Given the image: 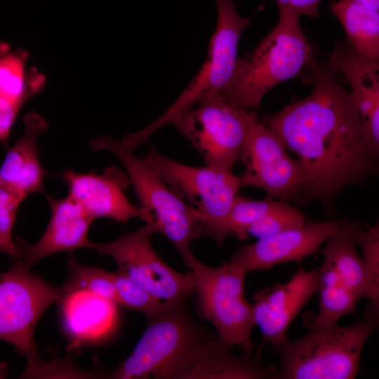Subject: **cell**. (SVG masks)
Masks as SVG:
<instances>
[{"instance_id":"20","label":"cell","mask_w":379,"mask_h":379,"mask_svg":"<svg viewBox=\"0 0 379 379\" xmlns=\"http://www.w3.org/2000/svg\"><path fill=\"white\" fill-rule=\"evenodd\" d=\"M356 222H348L325 241L320 251L324 262L328 264L344 285L359 299H371L368 272L363 259L356 249L354 227Z\"/></svg>"},{"instance_id":"1","label":"cell","mask_w":379,"mask_h":379,"mask_svg":"<svg viewBox=\"0 0 379 379\" xmlns=\"http://www.w3.org/2000/svg\"><path fill=\"white\" fill-rule=\"evenodd\" d=\"M328 59L316 58L307 84L309 96L285 106L263 123L304 168L306 182L301 204L333 202L347 186L360 184L376 171V156L369 147L350 92L338 79Z\"/></svg>"},{"instance_id":"4","label":"cell","mask_w":379,"mask_h":379,"mask_svg":"<svg viewBox=\"0 0 379 379\" xmlns=\"http://www.w3.org/2000/svg\"><path fill=\"white\" fill-rule=\"evenodd\" d=\"M378 312L368 304L364 319L350 326L310 327L296 340L272 345L280 357L279 379H352L362 350L378 327Z\"/></svg>"},{"instance_id":"32","label":"cell","mask_w":379,"mask_h":379,"mask_svg":"<svg viewBox=\"0 0 379 379\" xmlns=\"http://www.w3.org/2000/svg\"><path fill=\"white\" fill-rule=\"evenodd\" d=\"M370 9L379 11V0H353Z\"/></svg>"},{"instance_id":"18","label":"cell","mask_w":379,"mask_h":379,"mask_svg":"<svg viewBox=\"0 0 379 379\" xmlns=\"http://www.w3.org/2000/svg\"><path fill=\"white\" fill-rule=\"evenodd\" d=\"M62 289L58 303L66 333L74 343H93L110 333L117 304L87 290Z\"/></svg>"},{"instance_id":"8","label":"cell","mask_w":379,"mask_h":379,"mask_svg":"<svg viewBox=\"0 0 379 379\" xmlns=\"http://www.w3.org/2000/svg\"><path fill=\"white\" fill-rule=\"evenodd\" d=\"M171 189L201 215L206 235L222 246L230 236L227 218L238 191L239 176L211 166H192L161 154L155 147L145 159Z\"/></svg>"},{"instance_id":"30","label":"cell","mask_w":379,"mask_h":379,"mask_svg":"<svg viewBox=\"0 0 379 379\" xmlns=\"http://www.w3.org/2000/svg\"><path fill=\"white\" fill-rule=\"evenodd\" d=\"M279 12H288L317 18L322 0H274Z\"/></svg>"},{"instance_id":"23","label":"cell","mask_w":379,"mask_h":379,"mask_svg":"<svg viewBox=\"0 0 379 379\" xmlns=\"http://www.w3.org/2000/svg\"><path fill=\"white\" fill-rule=\"evenodd\" d=\"M69 274L62 286L65 290L84 289L109 300L118 305V297L113 272L84 265L74 257L69 259Z\"/></svg>"},{"instance_id":"33","label":"cell","mask_w":379,"mask_h":379,"mask_svg":"<svg viewBox=\"0 0 379 379\" xmlns=\"http://www.w3.org/2000/svg\"><path fill=\"white\" fill-rule=\"evenodd\" d=\"M8 375V372L6 365L4 363H0V379L6 378Z\"/></svg>"},{"instance_id":"31","label":"cell","mask_w":379,"mask_h":379,"mask_svg":"<svg viewBox=\"0 0 379 379\" xmlns=\"http://www.w3.org/2000/svg\"><path fill=\"white\" fill-rule=\"evenodd\" d=\"M22 103L0 98V142H5L10 135Z\"/></svg>"},{"instance_id":"25","label":"cell","mask_w":379,"mask_h":379,"mask_svg":"<svg viewBox=\"0 0 379 379\" xmlns=\"http://www.w3.org/2000/svg\"><path fill=\"white\" fill-rule=\"evenodd\" d=\"M354 238L360 245L363 260L366 266L371 283V299L368 305L379 310V224L366 228L356 223Z\"/></svg>"},{"instance_id":"2","label":"cell","mask_w":379,"mask_h":379,"mask_svg":"<svg viewBox=\"0 0 379 379\" xmlns=\"http://www.w3.org/2000/svg\"><path fill=\"white\" fill-rule=\"evenodd\" d=\"M187 298L163 301L161 309L147 318V328L129 357L102 375L120 379H189L218 336L193 318Z\"/></svg>"},{"instance_id":"22","label":"cell","mask_w":379,"mask_h":379,"mask_svg":"<svg viewBox=\"0 0 379 379\" xmlns=\"http://www.w3.org/2000/svg\"><path fill=\"white\" fill-rule=\"evenodd\" d=\"M318 270L319 309L310 327L337 324L342 317L354 312L360 300L344 285L333 268L326 262L324 261Z\"/></svg>"},{"instance_id":"12","label":"cell","mask_w":379,"mask_h":379,"mask_svg":"<svg viewBox=\"0 0 379 379\" xmlns=\"http://www.w3.org/2000/svg\"><path fill=\"white\" fill-rule=\"evenodd\" d=\"M245 166L241 187H254L281 201L300 194L306 174L277 137L255 117L251 123L239 159Z\"/></svg>"},{"instance_id":"26","label":"cell","mask_w":379,"mask_h":379,"mask_svg":"<svg viewBox=\"0 0 379 379\" xmlns=\"http://www.w3.org/2000/svg\"><path fill=\"white\" fill-rule=\"evenodd\" d=\"M113 274L118 305L140 312L147 318L161 309L163 301L160 299L117 270Z\"/></svg>"},{"instance_id":"15","label":"cell","mask_w":379,"mask_h":379,"mask_svg":"<svg viewBox=\"0 0 379 379\" xmlns=\"http://www.w3.org/2000/svg\"><path fill=\"white\" fill-rule=\"evenodd\" d=\"M319 270L299 268L285 284H277L254 295L255 324L272 346L287 338V330L300 310L318 292Z\"/></svg>"},{"instance_id":"14","label":"cell","mask_w":379,"mask_h":379,"mask_svg":"<svg viewBox=\"0 0 379 379\" xmlns=\"http://www.w3.org/2000/svg\"><path fill=\"white\" fill-rule=\"evenodd\" d=\"M60 178L68 187V197L77 202L93 220L109 218L126 223L133 218L152 222L151 214L133 205L124 192L129 180L115 168L102 175L79 173L67 169Z\"/></svg>"},{"instance_id":"24","label":"cell","mask_w":379,"mask_h":379,"mask_svg":"<svg viewBox=\"0 0 379 379\" xmlns=\"http://www.w3.org/2000/svg\"><path fill=\"white\" fill-rule=\"evenodd\" d=\"M285 201H276L267 197L262 200H251L237 196L230 210L227 218V229L240 241L248 238V227L268 213L279 208Z\"/></svg>"},{"instance_id":"27","label":"cell","mask_w":379,"mask_h":379,"mask_svg":"<svg viewBox=\"0 0 379 379\" xmlns=\"http://www.w3.org/2000/svg\"><path fill=\"white\" fill-rule=\"evenodd\" d=\"M307 220L303 214L287 202L279 208L268 213L247 229V233L258 239L283 231L303 226Z\"/></svg>"},{"instance_id":"9","label":"cell","mask_w":379,"mask_h":379,"mask_svg":"<svg viewBox=\"0 0 379 379\" xmlns=\"http://www.w3.org/2000/svg\"><path fill=\"white\" fill-rule=\"evenodd\" d=\"M62 293V286L51 285L17 263L0 273V340L27 357L29 371L41 363L34 340L36 325Z\"/></svg>"},{"instance_id":"16","label":"cell","mask_w":379,"mask_h":379,"mask_svg":"<svg viewBox=\"0 0 379 379\" xmlns=\"http://www.w3.org/2000/svg\"><path fill=\"white\" fill-rule=\"evenodd\" d=\"M46 198L51 215L41 237L34 244L17 243L14 262L27 269L55 253L92 248L88 233L94 220L68 196L57 199L46 194Z\"/></svg>"},{"instance_id":"7","label":"cell","mask_w":379,"mask_h":379,"mask_svg":"<svg viewBox=\"0 0 379 379\" xmlns=\"http://www.w3.org/2000/svg\"><path fill=\"white\" fill-rule=\"evenodd\" d=\"M217 23L209 43L207 58L184 91L157 119L140 131L130 134L136 146L146 142L160 128L173 124L182 114L200 102L218 93L229 81L237 60L238 44L250 18L241 17L234 0H215Z\"/></svg>"},{"instance_id":"11","label":"cell","mask_w":379,"mask_h":379,"mask_svg":"<svg viewBox=\"0 0 379 379\" xmlns=\"http://www.w3.org/2000/svg\"><path fill=\"white\" fill-rule=\"evenodd\" d=\"M154 233V222H145L112 241L93 243L92 248L111 257L117 262L119 272L161 301L189 297L193 292L192 272H178L161 260L151 244Z\"/></svg>"},{"instance_id":"10","label":"cell","mask_w":379,"mask_h":379,"mask_svg":"<svg viewBox=\"0 0 379 379\" xmlns=\"http://www.w3.org/2000/svg\"><path fill=\"white\" fill-rule=\"evenodd\" d=\"M255 117V109L239 108L215 94L182 114L173 124L201 154L206 166L232 172Z\"/></svg>"},{"instance_id":"29","label":"cell","mask_w":379,"mask_h":379,"mask_svg":"<svg viewBox=\"0 0 379 379\" xmlns=\"http://www.w3.org/2000/svg\"><path fill=\"white\" fill-rule=\"evenodd\" d=\"M23 200L13 191L0 185V252L13 260L18 244L12 238V231L18 209Z\"/></svg>"},{"instance_id":"17","label":"cell","mask_w":379,"mask_h":379,"mask_svg":"<svg viewBox=\"0 0 379 379\" xmlns=\"http://www.w3.org/2000/svg\"><path fill=\"white\" fill-rule=\"evenodd\" d=\"M351 88L366 141L379 153V60L357 52L347 41L340 42L328 58Z\"/></svg>"},{"instance_id":"3","label":"cell","mask_w":379,"mask_h":379,"mask_svg":"<svg viewBox=\"0 0 379 379\" xmlns=\"http://www.w3.org/2000/svg\"><path fill=\"white\" fill-rule=\"evenodd\" d=\"M299 20L294 13L279 12L274 27L253 51L237 59L231 78L218 95L236 107L255 109L279 84L293 78L307 83L317 56Z\"/></svg>"},{"instance_id":"6","label":"cell","mask_w":379,"mask_h":379,"mask_svg":"<svg viewBox=\"0 0 379 379\" xmlns=\"http://www.w3.org/2000/svg\"><path fill=\"white\" fill-rule=\"evenodd\" d=\"M186 266L192 274L201 316L213 324L222 341L252 355L255 324L253 305L244 293L247 273L230 260L214 267L194 257Z\"/></svg>"},{"instance_id":"28","label":"cell","mask_w":379,"mask_h":379,"mask_svg":"<svg viewBox=\"0 0 379 379\" xmlns=\"http://www.w3.org/2000/svg\"><path fill=\"white\" fill-rule=\"evenodd\" d=\"M0 98L22 104L27 98L24 65L16 55L0 58Z\"/></svg>"},{"instance_id":"21","label":"cell","mask_w":379,"mask_h":379,"mask_svg":"<svg viewBox=\"0 0 379 379\" xmlns=\"http://www.w3.org/2000/svg\"><path fill=\"white\" fill-rule=\"evenodd\" d=\"M330 10L343 26L347 42L361 55L379 60V11L353 0L332 1Z\"/></svg>"},{"instance_id":"5","label":"cell","mask_w":379,"mask_h":379,"mask_svg":"<svg viewBox=\"0 0 379 379\" xmlns=\"http://www.w3.org/2000/svg\"><path fill=\"white\" fill-rule=\"evenodd\" d=\"M93 150L112 152L124 166L141 207L152 215L157 233L166 237L176 248L185 265L194 257L191 242L206 235L199 213L180 198L134 149L121 140L100 137L91 141Z\"/></svg>"},{"instance_id":"13","label":"cell","mask_w":379,"mask_h":379,"mask_svg":"<svg viewBox=\"0 0 379 379\" xmlns=\"http://www.w3.org/2000/svg\"><path fill=\"white\" fill-rule=\"evenodd\" d=\"M347 219L306 223L302 227L268 236L239 246L230 261L246 273L270 270L286 262H300L319 251L328 238L339 231Z\"/></svg>"},{"instance_id":"19","label":"cell","mask_w":379,"mask_h":379,"mask_svg":"<svg viewBox=\"0 0 379 379\" xmlns=\"http://www.w3.org/2000/svg\"><path fill=\"white\" fill-rule=\"evenodd\" d=\"M45 128L40 117L27 116L22 136L9 149L0 168V185L13 191L23 201L32 193L44 192L47 172L39 159L37 140Z\"/></svg>"}]
</instances>
